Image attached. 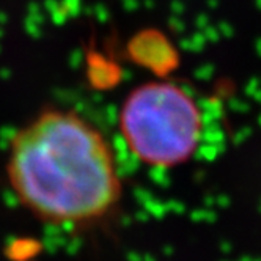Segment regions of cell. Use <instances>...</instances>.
<instances>
[{"label":"cell","mask_w":261,"mask_h":261,"mask_svg":"<svg viewBox=\"0 0 261 261\" xmlns=\"http://www.w3.org/2000/svg\"><path fill=\"white\" fill-rule=\"evenodd\" d=\"M5 172L16 200L55 227L95 225L118 210L123 197L110 143L71 109H44L17 129Z\"/></svg>","instance_id":"6da1fadb"},{"label":"cell","mask_w":261,"mask_h":261,"mask_svg":"<svg viewBox=\"0 0 261 261\" xmlns=\"http://www.w3.org/2000/svg\"><path fill=\"white\" fill-rule=\"evenodd\" d=\"M118 127L127 150L140 162L172 169L195 154L203 115L186 88L153 81L129 91L118 112Z\"/></svg>","instance_id":"7a4b0ae2"},{"label":"cell","mask_w":261,"mask_h":261,"mask_svg":"<svg viewBox=\"0 0 261 261\" xmlns=\"http://www.w3.org/2000/svg\"><path fill=\"white\" fill-rule=\"evenodd\" d=\"M66 2V7L69 8V10H72L74 13L77 11V7H79V0H65Z\"/></svg>","instance_id":"3957f363"}]
</instances>
